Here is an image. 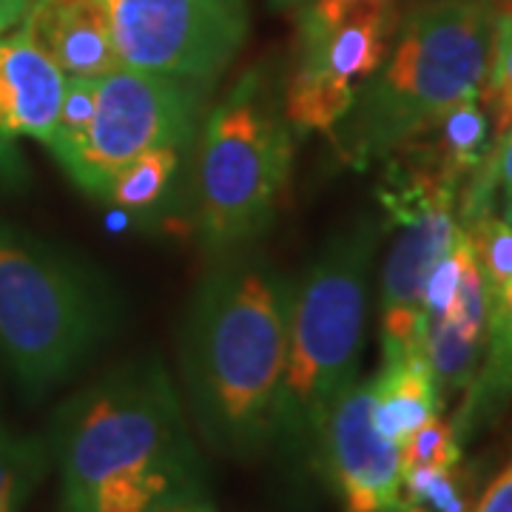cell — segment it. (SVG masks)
Here are the masks:
<instances>
[{
  "label": "cell",
  "instance_id": "1",
  "mask_svg": "<svg viewBox=\"0 0 512 512\" xmlns=\"http://www.w3.org/2000/svg\"><path fill=\"white\" fill-rule=\"evenodd\" d=\"M296 279L242 245L214 256L188 296L177 359L185 413L217 456H265L288 359Z\"/></svg>",
  "mask_w": 512,
  "mask_h": 512
},
{
  "label": "cell",
  "instance_id": "2",
  "mask_svg": "<svg viewBox=\"0 0 512 512\" xmlns=\"http://www.w3.org/2000/svg\"><path fill=\"white\" fill-rule=\"evenodd\" d=\"M46 447L63 512H157L208 498L183 396L160 356L109 367L69 396Z\"/></svg>",
  "mask_w": 512,
  "mask_h": 512
},
{
  "label": "cell",
  "instance_id": "3",
  "mask_svg": "<svg viewBox=\"0 0 512 512\" xmlns=\"http://www.w3.org/2000/svg\"><path fill=\"white\" fill-rule=\"evenodd\" d=\"M495 12L493 0H424L404 12L390 55L330 134L342 163L365 171L450 106L481 97Z\"/></svg>",
  "mask_w": 512,
  "mask_h": 512
},
{
  "label": "cell",
  "instance_id": "4",
  "mask_svg": "<svg viewBox=\"0 0 512 512\" xmlns=\"http://www.w3.org/2000/svg\"><path fill=\"white\" fill-rule=\"evenodd\" d=\"M120 322L111 276L0 220V365L29 399L77 376Z\"/></svg>",
  "mask_w": 512,
  "mask_h": 512
},
{
  "label": "cell",
  "instance_id": "5",
  "mask_svg": "<svg viewBox=\"0 0 512 512\" xmlns=\"http://www.w3.org/2000/svg\"><path fill=\"white\" fill-rule=\"evenodd\" d=\"M379 239L376 220L350 222L296 282L274 424V447L285 456L313 458L330 407L359 382Z\"/></svg>",
  "mask_w": 512,
  "mask_h": 512
},
{
  "label": "cell",
  "instance_id": "6",
  "mask_svg": "<svg viewBox=\"0 0 512 512\" xmlns=\"http://www.w3.org/2000/svg\"><path fill=\"white\" fill-rule=\"evenodd\" d=\"M194 217L211 256L251 245L279 211L293 165V131L265 86L245 72L194 137Z\"/></svg>",
  "mask_w": 512,
  "mask_h": 512
},
{
  "label": "cell",
  "instance_id": "7",
  "mask_svg": "<svg viewBox=\"0 0 512 512\" xmlns=\"http://www.w3.org/2000/svg\"><path fill=\"white\" fill-rule=\"evenodd\" d=\"M379 202L396 239L382 268V362L424 353V285L458 234L461 185L407 154H387Z\"/></svg>",
  "mask_w": 512,
  "mask_h": 512
},
{
  "label": "cell",
  "instance_id": "8",
  "mask_svg": "<svg viewBox=\"0 0 512 512\" xmlns=\"http://www.w3.org/2000/svg\"><path fill=\"white\" fill-rule=\"evenodd\" d=\"M94 92L86 137L57 165L83 194L103 200L114 174L140 154L194 143L208 86L120 66L97 77Z\"/></svg>",
  "mask_w": 512,
  "mask_h": 512
},
{
  "label": "cell",
  "instance_id": "9",
  "mask_svg": "<svg viewBox=\"0 0 512 512\" xmlns=\"http://www.w3.org/2000/svg\"><path fill=\"white\" fill-rule=\"evenodd\" d=\"M117 55L128 69L211 86L239 55L248 0H106Z\"/></svg>",
  "mask_w": 512,
  "mask_h": 512
},
{
  "label": "cell",
  "instance_id": "10",
  "mask_svg": "<svg viewBox=\"0 0 512 512\" xmlns=\"http://www.w3.org/2000/svg\"><path fill=\"white\" fill-rule=\"evenodd\" d=\"M342 512H407L402 453L373 424L370 379L348 387L330 407L313 453Z\"/></svg>",
  "mask_w": 512,
  "mask_h": 512
},
{
  "label": "cell",
  "instance_id": "11",
  "mask_svg": "<svg viewBox=\"0 0 512 512\" xmlns=\"http://www.w3.org/2000/svg\"><path fill=\"white\" fill-rule=\"evenodd\" d=\"M18 32L66 77H103L123 66L106 0H32Z\"/></svg>",
  "mask_w": 512,
  "mask_h": 512
},
{
  "label": "cell",
  "instance_id": "12",
  "mask_svg": "<svg viewBox=\"0 0 512 512\" xmlns=\"http://www.w3.org/2000/svg\"><path fill=\"white\" fill-rule=\"evenodd\" d=\"M66 74L26 37L0 35V140L35 137L46 146L57 123Z\"/></svg>",
  "mask_w": 512,
  "mask_h": 512
},
{
  "label": "cell",
  "instance_id": "13",
  "mask_svg": "<svg viewBox=\"0 0 512 512\" xmlns=\"http://www.w3.org/2000/svg\"><path fill=\"white\" fill-rule=\"evenodd\" d=\"M396 151L464 185L493 151V120L481 106V97H467L410 134Z\"/></svg>",
  "mask_w": 512,
  "mask_h": 512
},
{
  "label": "cell",
  "instance_id": "14",
  "mask_svg": "<svg viewBox=\"0 0 512 512\" xmlns=\"http://www.w3.org/2000/svg\"><path fill=\"white\" fill-rule=\"evenodd\" d=\"M402 15V9H387L345 20L313 43L296 46V63L316 66L359 89L370 74L379 72L384 57L390 55Z\"/></svg>",
  "mask_w": 512,
  "mask_h": 512
},
{
  "label": "cell",
  "instance_id": "15",
  "mask_svg": "<svg viewBox=\"0 0 512 512\" xmlns=\"http://www.w3.org/2000/svg\"><path fill=\"white\" fill-rule=\"evenodd\" d=\"M512 404V285L504 299L490 311L484 356L473 384L461 396L453 430L467 447L478 433L495 427Z\"/></svg>",
  "mask_w": 512,
  "mask_h": 512
},
{
  "label": "cell",
  "instance_id": "16",
  "mask_svg": "<svg viewBox=\"0 0 512 512\" xmlns=\"http://www.w3.org/2000/svg\"><path fill=\"white\" fill-rule=\"evenodd\" d=\"M373 387V424L384 439L402 447L424 421L441 416V399L427 353L402 362H382L370 379Z\"/></svg>",
  "mask_w": 512,
  "mask_h": 512
},
{
  "label": "cell",
  "instance_id": "17",
  "mask_svg": "<svg viewBox=\"0 0 512 512\" xmlns=\"http://www.w3.org/2000/svg\"><path fill=\"white\" fill-rule=\"evenodd\" d=\"M356 97V86L342 83L316 66H293L282 97V114L296 134H333Z\"/></svg>",
  "mask_w": 512,
  "mask_h": 512
},
{
  "label": "cell",
  "instance_id": "18",
  "mask_svg": "<svg viewBox=\"0 0 512 512\" xmlns=\"http://www.w3.org/2000/svg\"><path fill=\"white\" fill-rule=\"evenodd\" d=\"M183 148H154L140 154L137 160L123 165L106 188L103 202L120 211H151L157 208L180 168Z\"/></svg>",
  "mask_w": 512,
  "mask_h": 512
},
{
  "label": "cell",
  "instance_id": "19",
  "mask_svg": "<svg viewBox=\"0 0 512 512\" xmlns=\"http://www.w3.org/2000/svg\"><path fill=\"white\" fill-rule=\"evenodd\" d=\"M478 478L464 467H416L402 470V495L407 512H473Z\"/></svg>",
  "mask_w": 512,
  "mask_h": 512
},
{
  "label": "cell",
  "instance_id": "20",
  "mask_svg": "<svg viewBox=\"0 0 512 512\" xmlns=\"http://www.w3.org/2000/svg\"><path fill=\"white\" fill-rule=\"evenodd\" d=\"M476 256L487 305L493 311L512 285V222L498 214V208L484 211L470 222H461Z\"/></svg>",
  "mask_w": 512,
  "mask_h": 512
},
{
  "label": "cell",
  "instance_id": "21",
  "mask_svg": "<svg viewBox=\"0 0 512 512\" xmlns=\"http://www.w3.org/2000/svg\"><path fill=\"white\" fill-rule=\"evenodd\" d=\"M49 447L18 436L0 419V512H20L46 470Z\"/></svg>",
  "mask_w": 512,
  "mask_h": 512
},
{
  "label": "cell",
  "instance_id": "22",
  "mask_svg": "<svg viewBox=\"0 0 512 512\" xmlns=\"http://www.w3.org/2000/svg\"><path fill=\"white\" fill-rule=\"evenodd\" d=\"M402 470L416 467H456L464 461V444L458 441L453 421L433 416L399 447Z\"/></svg>",
  "mask_w": 512,
  "mask_h": 512
},
{
  "label": "cell",
  "instance_id": "23",
  "mask_svg": "<svg viewBox=\"0 0 512 512\" xmlns=\"http://www.w3.org/2000/svg\"><path fill=\"white\" fill-rule=\"evenodd\" d=\"M404 0H305L296 12V46L313 43L316 37L330 32L333 26L345 23L359 15L370 12H387V9H402Z\"/></svg>",
  "mask_w": 512,
  "mask_h": 512
},
{
  "label": "cell",
  "instance_id": "24",
  "mask_svg": "<svg viewBox=\"0 0 512 512\" xmlns=\"http://www.w3.org/2000/svg\"><path fill=\"white\" fill-rule=\"evenodd\" d=\"M512 89V6L498 9L493 23V46H490V69L481 97Z\"/></svg>",
  "mask_w": 512,
  "mask_h": 512
},
{
  "label": "cell",
  "instance_id": "25",
  "mask_svg": "<svg viewBox=\"0 0 512 512\" xmlns=\"http://www.w3.org/2000/svg\"><path fill=\"white\" fill-rule=\"evenodd\" d=\"M490 160H493L495 191H498V200H501L498 214L512 222V131L495 137Z\"/></svg>",
  "mask_w": 512,
  "mask_h": 512
},
{
  "label": "cell",
  "instance_id": "26",
  "mask_svg": "<svg viewBox=\"0 0 512 512\" xmlns=\"http://www.w3.org/2000/svg\"><path fill=\"white\" fill-rule=\"evenodd\" d=\"M473 512H512V458L510 464L487 484V490L478 495Z\"/></svg>",
  "mask_w": 512,
  "mask_h": 512
},
{
  "label": "cell",
  "instance_id": "27",
  "mask_svg": "<svg viewBox=\"0 0 512 512\" xmlns=\"http://www.w3.org/2000/svg\"><path fill=\"white\" fill-rule=\"evenodd\" d=\"M29 183V168L15 146V140H0V188L3 191H15Z\"/></svg>",
  "mask_w": 512,
  "mask_h": 512
},
{
  "label": "cell",
  "instance_id": "28",
  "mask_svg": "<svg viewBox=\"0 0 512 512\" xmlns=\"http://www.w3.org/2000/svg\"><path fill=\"white\" fill-rule=\"evenodd\" d=\"M484 103L493 109V140L512 131V89L490 94V97H484Z\"/></svg>",
  "mask_w": 512,
  "mask_h": 512
},
{
  "label": "cell",
  "instance_id": "29",
  "mask_svg": "<svg viewBox=\"0 0 512 512\" xmlns=\"http://www.w3.org/2000/svg\"><path fill=\"white\" fill-rule=\"evenodd\" d=\"M29 3L32 0H0V35H6L12 26H18Z\"/></svg>",
  "mask_w": 512,
  "mask_h": 512
},
{
  "label": "cell",
  "instance_id": "30",
  "mask_svg": "<svg viewBox=\"0 0 512 512\" xmlns=\"http://www.w3.org/2000/svg\"><path fill=\"white\" fill-rule=\"evenodd\" d=\"M157 512H217L211 498H188V501H177V504H168L163 510Z\"/></svg>",
  "mask_w": 512,
  "mask_h": 512
},
{
  "label": "cell",
  "instance_id": "31",
  "mask_svg": "<svg viewBox=\"0 0 512 512\" xmlns=\"http://www.w3.org/2000/svg\"><path fill=\"white\" fill-rule=\"evenodd\" d=\"M268 3H271L274 9H299L305 0H268Z\"/></svg>",
  "mask_w": 512,
  "mask_h": 512
}]
</instances>
